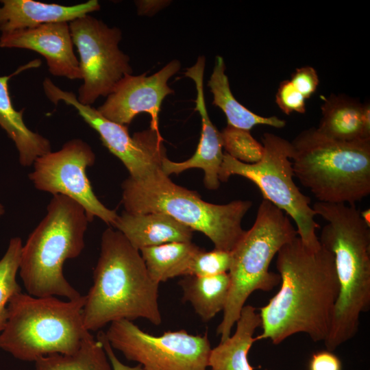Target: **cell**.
<instances>
[{
	"mask_svg": "<svg viewBox=\"0 0 370 370\" xmlns=\"http://www.w3.org/2000/svg\"><path fill=\"white\" fill-rule=\"evenodd\" d=\"M276 267L281 287L260 308L262 332L256 341L278 345L302 332L314 342L324 341L338 295L332 254L321 245L311 250L296 236L278 252Z\"/></svg>",
	"mask_w": 370,
	"mask_h": 370,
	"instance_id": "obj_1",
	"label": "cell"
},
{
	"mask_svg": "<svg viewBox=\"0 0 370 370\" xmlns=\"http://www.w3.org/2000/svg\"><path fill=\"white\" fill-rule=\"evenodd\" d=\"M158 289L140 251L121 232L107 228L101 238L93 284L85 295V328L95 332L114 321L137 319L160 325Z\"/></svg>",
	"mask_w": 370,
	"mask_h": 370,
	"instance_id": "obj_2",
	"label": "cell"
},
{
	"mask_svg": "<svg viewBox=\"0 0 370 370\" xmlns=\"http://www.w3.org/2000/svg\"><path fill=\"white\" fill-rule=\"evenodd\" d=\"M317 215L327 221L319 238L333 255L338 295L324 341L332 352L354 338L360 314L370 308V226L355 205L317 201Z\"/></svg>",
	"mask_w": 370,
	"mask_h": 370,
	"instance_id": "obj_3",
	"label": "cell"
},
{
	"mask_svg": "<svg viewBox=\"0 0 370 370\" xmlns=\"http://www.w3.org/2000/svg\"><path fill=\"white\" fill-rule=\"evenodd\" d=\"M122 203L131 213L162 212L206 235L214 249L232 251L244 236L242 221L249 200L226 204L205 201L193 190L173 183L161 166L141 180L130 176L122 184Z\"/></svg>",
	"mask_w": 370,
	"mask_h": 370,
	"instance_id": "obj_4",
	"label": "cell"
},
{
	"mask_svg": "<svg viewBox=\"0 0 370 370\" xmlns=\"http://www.w3.org/2000/svg\"><path fill=\"white\" fill-rule=\"evenodd\" d=\"M89 223L80 204L62 195H53L45 216L23 245L18 273L27 294L69 300L82 296L64 277L63 266L81 254Z\"/></svg>",
	"mask_w": 370,
	"mask_h": 370,
	"instance_id": "obj_5",
	"label": "cell"
},
{
	"mask_svg": "<svg viewBox=\"0 0 370 370\" xmlns=\"http://www.w3.org/2000/svg\"><path fill=\"white\" fill-rule=\"evenodd\" d=\"M291 143L294 176L317 201L355 205L370 194V138L338 141L311 127Z\"/></svg>",
	"mask_w": 370,
	"mask_h": 370,
	"instance_id": "obj_6",
	"label": "cell"
},
{
	"mask_svg": "<svg viewBox=\"0 0 370 370\" xmlns=\"http://www.w3.org/2000/svg\"><path fill=\"white\" fill-rule=\"evenodd\" d=\"M85 299V295L63 301L21 291L15 294L8 305L0 349L27 362L51 354L75 352L90 334L83 321Z\"/></svg>",
	"mask_w": 370,
	"mask_h": 370,
	"instance_id": "obj_7",
	"label": "cell"
},
{
	"mask_svg": "<svg viewBox=\"0 0 370 370\" xmlns=\"http://www.w3.org/2000/svg\"><path fill=\"white\" fill-rule=\"evenodd\" d=\"M297 236L287 214L262 199L252 227L245 232L232 252L228 271L229 294L217 333L221 341L230 335L249 295L255 291H270L280 283L269 265L281 247Z\"/></svg>",
	"mask_w": 370,
	"mask_h": 370,
	"instance_id": "obj_8",
	"label": "cell"
},
{
	"mask_svg": "<svg viewBox=\"0 0 370 370\" xmlns=\"http://www.w3.org/2000/svg\"><path fill=\"white\" fill-rule=\"evenodd\" d=\"M264 153L254 164L237 160L224 153L219 171L220 182H226L233 175L254 182L267 199L285 212L295 223L297 235L308 249L317 251L321 244L316 234L320 225L314 220L316 212L310 199L303 194L293 181L291 142L271 133L262 136Z\"/></svg>",
	"mask_w": 370,
	"mask_h": 370,
	"instance_id": "obj_9",
	"label": "cell"
},
{
	"mask_svg": "<svg viewBox=\"0 0 370 370\" xmlns=\"http://www.w3.org/2000/svg\"><path fill=\"white\" fill-rule=\"evenodd\" d=\"M113 349L144 370H207L211 351L207 333L167 331L160 336L143 331L129 320L112 322L105 332Z\"/></svg>",
	"mask_w": 370,
	"mask_h": 370,
	"instance_id": "obj_10",
	"label": "cell"
},
{
	"mask_svg": "<svg viewBox=\"0 0 370 370\" xmlns=\"http://www.w3.org/2000/svg\"><path fill=\"white\" fill-rule=\"evenodd\" d=\"M69 24L83 80L77 99L91 106L99 97H108L125 75L132 73L130 59L119 47L120 29L110 27L90 14Z\"/></svg>",
	"mask_w": 370,
	"mask_h": 370,
	"instance_id": "obj_11",
	"label": "cell"
},
{
	"mask_svg": "<svg viewBox=\"0 0 370 370\" xmlns=\"http://www.w3.org/2000/svg\"><path fill=\"white\" fill-rule=\"evenodd\" d=\"M95 162V154L84 140L74 138L60 149L38 157L29 179L40 190L66 196L80 204L91 222L95 217L113 226L118 214L103 205L95 194L86 169Z\"/></svg>",
	"mask_w": 370,
	"mask_h": 370,
	"instance_id": "obj_12",
	"label": "cell"
},
{
	"mask_svg": "<svg viewBox=\"0 0 370 370\" xmlns=\"http://www.w3.org/2000/svg\"><path fill=\"white\" fill-rule=\"evenodd\" d=\"M42 86L51 102L57 105L63 101L77 111L99 134L103 145L122 162L130 177L143 179L161 166L162 159L166 156L158 130L150 127L131 136L127 126L107 119L91 106L79 103L75 94L60 88L50 78L44 79Z\"/></svg>",
	"mask_w": 370,
	"mask_h": 370,
	"instance_id": "obj_13",
	"label": "cell"
},
{
	"mask_svg": "<svg viewBox=\"0 0 370 370\" xmlns=\"http://www.w3.org/2000/svg\"><path fill=\"white\" fill-rule=\"evenodd\" d=\"M180 67V62L173 60L150 76L146 73L125 75L97 110L107 119L125 126L138 114L148 113L151 117L150 127L158 130L161 104L174 92L168 82Z\"/></svg>",
	"mask_w": 370,
	"mask_h": 370,
	"instance_id": "obj_14",
	"label": "cell"
},
{
	"mask_svg": "<svg viewBox=\"0 0 370 370\" xmlns=\"http://www.w3.org/2000/svg\"><path fill=\"white\" fill-rule=\"evenodd\" d=\"M0 47L34 51L45 59L51 75L71 80L82 79L68 23L2 32Z\"/></svg>",
	"mask_w": 370,
	"mask_h": 370,
	"instance_id": "obj_15",
	"label": "cell"
},
{
	"mask_svg": "<svg viewBox=\"0 0 370 370\" xmlns=\"http://www.w3.org/2000/svg\"><path fill=\"white\" fill-rule=\"evenodd\" d=\"M205 63L203 59L199 58L193 66L187 68L184 73L195 82L197 91L195 110L199 112L201 120V132L197 148L194 155L184 162H173L166 157L164 158L161 169L168 176L193 168L203 169L206 188L217 190L220 186L219 174L224 153L221 133L210 121L206 107L204 93Z\"/></svg>",
	"mask_w": 370,
	"mask_h": 370,
	"instance_id": "obj_16",
	"label": "cell"
},
{
	"mask_svg": "<svg viewBox=\"0 0 370 370\" xmlns=\"http://www.w3.org/2000/svg\"><path fill=\"white\" fill-rule=\"evenodd\" d=\"M0 31L9 32L54 23H68L100 10L97 0L74 5L33 0H1Z\"/></svg>",
	"mask_w": 370,
	"mask_h": 370,
	"instance_id": "obj_17",
	"label": "cell"
},
{
	"mask_svg": "<svg viewBox=\"0 0 370 370\" xmlns=\"http://www.w3.org/2000/svg\"><path fill=\"white\" fill-rule=\"evenodd\" d=\"M41 62L33 60L18 67L13 73L0 76V127L14 142L18 153L19 163L23 166L33 165L40 156L51 151L49 140L30 130L23 121L24 108L15 110L9 92L8 82L11 77L29 69L38 68Z\"/></svg>",
	"mask_w": 370,
	"mask_h": 370,
	"instance_id": "obj_18",
	"label": "cell"
},
{
	"mask_svg": "<svg viewBox=\"0 0 370 370\" xmlns=\"http://www.w3.org/2000/svg\"><path fill=\"white\" fill-rule=\"evenodd\" d=\"M130 244L140 249L171 242H191L193 230L162 212L131 213L123 211L112 226Z\"/></svg>",
	"mask_w": 370,
	"mask_h": 370,
	"instance_id": "obj_19",
	"label": "cell"
},
{
	"mask_svg": "<svg viewBox=\"0 0 370 370\" xmlns=\"http://www.w3.org/2000/svg\"><path fill=\"white\" fill-rule=\"evenodd\" d=\"M322 116L317 130L323 135L342 142L370 138L369 104L345 95L323 98Z\"/></svg>",
	"mask_w": 370,
	"mask_h": 370,
	"instance_id": "obj_20",
	"label": "cell"
},
{
	"mask_svg": "<svg viewBox=\"0 0 370 370\" xmlns=\"http://www.w3.org/2000/svg\"><path fill=\"white\" fill-rule=\"evenodd\" d=\"M236 323L234 334L211 349L208 358L211 370H253L248 352L256 341L253 336L261 325L260 314L254 306H244Z\"/></svg>",
	"mask_w": 370,
	"mask_h": 370,
	"instance_id": "obj_21",
	"label": "cell"
},
{
	"mask_svg": "<svg viewBox=\"0 0 370 370\" xmlns=\"http://www.w3.org/2000/svg\"><path fill=\"white\" fill-rule=\"evenodd\" d=\"M208 86L213 95L212 103L225 114L227 125L250 131L255 125H265L277 128L285 126L286 122L275 116H262L240 103L232 93L229 79L225 74L223 58L216 56L214 66Z\"/></svg>",
	"mask_w": 370,
	"mask_h": 370,
	"instance_id": "obj_22",
	"label": "cell"
},
{
	"mask_svg": "<svg viewBox=\"0 0 370 370\" xmlns=\"http://www.w3.org/2000/svg\"><path fill=\"white\" fill-rule=\"evenodd\" d=\"M178 284L183 292L182 301L189 302L200 319L208 322L223 310L230 280L228 273L206 277L186 275Z\"/></svg>",
	"mask_w": 370,
	"mask_h": 370,
	"instance_id": "obj_23",
	"label": "cell"
},
{
	"mask_svg": "<svg viewBox=\"0 0 370 370\" xmlns=\"http://www.w3.org/2000/svg\"><path fill=\"white\" fill-rule=\"evenodd\" d=\"M201 248L192 242H171L145 247L139 251L151 278L159 284L186 276Z\"/></svg>",
	"mask_w": 370,
	"mask_h": 370,
	"instance_id": "obj_24",
	"label": "cell"
},
{
	"mask_svg": "<svg viewBox=\"0 0 370 370\" xmlns=\"http://www.w3.org/2000/svg\"><path fill=\"white\" fill-rule=\"evenodd\" d=\"M34 362L35 370H112L101 342L91 334L75 352L42 356Z\"/></svg>",
	"mask_w": 370,
	"mask_h": 370,
	"instance_id": "obj_25",
	"label": "cell"
},
{
	"mask_svg": "<svg viewBox=\"0 0 370 370\" xmlns=\"http://www.w3.org/2000/svg\"><path fill=\"white\" fill-rule=\"evenodd\" d=\"M22 247L21 238H11L4 255L0 259V333L7 321L9 301L13 295L21 291L16 275Z\"/></svg>",
	"mask_w": 370,
	"mask_h": 370,
	"instance_id": "obj_26",
	"label": "cell"
},
{
	"mask_svg": "<svg viewBox=\"0 0 370 370\" xmlns=\"http://www.w3.org/2000/svg\"><path fill=\"white\" fill-rule=\"evenodd\" d=\"M220 133L225 153L233 158L247 164L261 160L263 145L252 136L250 131L227 125Z\"/></svg>",
	"mask_w": 370,
	"mask_h": 370,
	"instance_id": "obj_27",
	"label": "cell"
},
{
	"mask_svg": "<svg viewBox=\"0 0 370 370\" xmlns=\"http://www.w3.org/2000/svg\"><path fill=\"white\" fill-rule=\"evenodd\" d=\"M232 263V252L214 249H203L196 254L189 269L188 275L212 276L227 273Z\"/></svg>",
	"mask_w": 370,
	"mask_h": 370,
	"instance_id": "obj_28",
	"label": "cell"
},
{
	"mask_svg": "<svg viewBox=\"0 0 370 370\" xmlns=\"http://www.w3.org/2000/svg\"><path fill=\"white\" fill-rule=\"evenodd\" d=\"M305 100L290 80H284L280 83L275 95V102L284 114H290L293 112L304 113Z\"/></svg>",
	"mask_w": 370,
	"mask_h": 370,
	"instance_id": "obj_29",
	"label": "cell"
},
{
	"mask_svg": "<svg viewBox=\"0 0 370 370\" xmlns=\"http://www.w3.org/2000/svg\"><path fill=\"white\" fill-rule=\"evenodd\" d=\"M289 80L306 99L316 91L319 83L317 71L309 66L297 69Z\"/></svg>",
	"mask_w": 370,
	"mask_h": 370,
	"instance_id": "obj_30",
	"label": "cell"
},
{
	"mask_svg": "<svg viewBox=\"0 0 370 370\" xmlns=\"http://www.w3.org/2000/svg\"><path fill=\"white\" fill-rule=\"evenodd\" d=\"M341 368L340 359L328 350L313 354L309 362V370H341Z\"/></svg>",
	"mask_w": 370,
	"mask_h": 370,
	"instance_id": "obj_31",
	"label": "cell"
},
{
	"mask_svg": "<svg viewBox=\"0 0 370 370\" xmlns=\"http://www.w3.org/2000/svg\"><path fill=\"white\" fill-rule=\"evenodd\" d=\"M97 338L101 342L103 346L112 370H144L139 364L134 367H130L122 363L115 355L113 348L106 337L105 332L100 331L98 333Z\"/></svg>",
	"mask_w": 370,
	"mask_h": 370,
	"instance_id": "obj_32",
	"label": "cell"
},
{
	"mask_svg": "<svg viewBox=\"0 0 370 370\" xmlns=\"http://www.w3.org/2000/svg\"><path fill=\"white\" fill-rule=\"evenodd\" d=\"M136 5L140 15H153L169 3L168 1H136Z\"/></svg>",
	"mask_w": 370,
	"mask_h": 370,
	"instance_id": "obj_33",
	"label": "cell"
},
{
	"mask_svg": "<svg viewBox=\"0 0 370 370\" xmlns=\"http://www.w3.org/2000/svg\"><path fill=\"white\" fill-rule=\"evenodd\" d=\"M360 216L364 221L370 226V210L369 208L360 211Z\"/></svg>",
	"mask_w": 370,
	"mask_h": 370,
	"instance_id": "obj_34",
	"label": "cell"
},
{
	"mask_svg": "<svg viewBox=\"0 0 370 370\" xmlns=\"http://www.w3.org/2000/svg\"><path fill=\"white\" fill-rule=\"evenodd\" d=\"M4 212V207L1 204H0V217L3 214Z\"/></svg>",
	"mask_w": 370,
	"mask_h": 370,
	"instance_id": "obj_35",
	"label": "cell"
}]
</instances>
